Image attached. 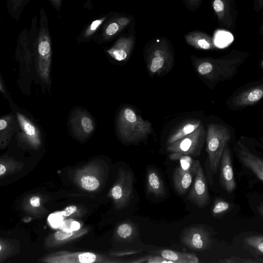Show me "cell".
<instances>
[{
  "mask_svg": "<svg viewBox=\"0 0 263 263\" xmlns=\"http://www.w3.org/2000/svg\"><path fill=\"white\" fill-rule=\"evenodd\" d=\"M115 11H109L104 13L90 21L80 31L76 40L78 44L90 42L98 31Z\"/></svg>",
  "mask_w": 263,
  "mask_h": 263,
  "instance_id": "obj_16",
  "label": "cell"
},
{
  "mask_svg": "<svg viewBox=\"0 0 263 263\" xmlns=\"http://www.w3.org/2000/svg\"><path fill=\"white\" fill-rule=\"evenodd\" d=\"M232 39V35L231 34L228 32H222L217 34L216 42H217L219 45L225 44L230 42Z\"/></svg>",
  "mask_w": 263,
  "mask_h": 263,
  "instance_id": "obj_30",
  "label": "cell"
},
{
  "mask_svg": "<svg viewBox=\"0 0 263 263\" xmlns=\"http://www.w3.org/2000/svg\"><path fill=\"white\" fill-rule=\"evenodd\" d=\"M5 172H6L5 166L3 164H0V176L4 174Z\"/></svg>",
  "mask_w": 263,
  "mask_h": 263,
  "instance_id": "obj_39",
  "label": "cell"
},
{
  "mask_svg": "<svg viewBox=\"0 0 263 263\" xmlns=\"http://www.w3.org/2000/svg\"><path fill=\"white\" fill-rule=\"evenodd\" d=\"M1 249H2V247H1V245H0V251H1Z\"/></svg>",
  "mask_w": 263,
  "mask_h": 263,
  "instance_id": "obj_41",
  "label": "cell"
},
{
  "mask_svg": "<svg viewBox=\"0 0 263 263\" xmlns=\"http://www.w3.org/2000/svg\"><path fill=\"white\" fill-rule=\"evenodd\" d=\"M237 151L240 161L250 169L260 181H263V160L250 152L240 141L237 143Z\"/></svg>",
  "mask_w": 263,
  "mask_h": 263,
  "instance_id": "obj_13",
  "label": "cell"
},
{
  "mask_svg": "<svg viewBox=\"0 0 263 263\" xmlns=\"http://www.w3.org/2000/svg\"><path fill=\"white\" fill-rule=\"evenodd\" d=\"M133 15L115 11L96 33L93 41L100 45L109 43L116 39L123 32L135 27Z\"/></svg>",
  "mask_w": 263,
  "mask_h": 263,
  "instance_id": "obj_5",
  "label": "cell"
},
{
  "mask_svg": "<svg viewBox=\"0 0 263 263\" xmlns=\"http://www.w3.org/2000/svg\"><path fill=\"white\" fill-rule=\"evenodd\" d=\"M0 91L2 92L3 93H5V89L4 88V87L2 84V83L0 81Z\"/></svg>",
  "mask_w": 263,
  "mask_h": 263,
  "instance_id": "obj_40",
  "label": "cell"
},
{
  "mask_svg": "<svg viewBox=\"0 0 263 263\" xmlns=\"http://www.w3.org/2000/svg\"><path fill=\"white\" fill-rule=\"evenodd\" d=\"M200 163L193 168H183L180 165L175 169L173 176L174 186L180 195H184L192 184L196 169Z\"/></svg>",
  "mask_w": 263,
  "mask_h": 263,
  "instance_id": "obj_15",
  "label": "cell"
},
{
  "mask_svg": "<svg viewBox=\"0 0 263 263\" xmlns=\"http://www.w3.org/2000/svg\"><path fill=\"white\" fill-rule=\"evenodd\" d=\"M54 9L58 12L61 10L63 0H49Z\"/></svg>",
  "mask_w": 263,
  "mask_h": 263,
  "instance_id": "obj_35",
  "label": "cell"
},
{
  "mask_svg": "<svg viewBox=\"0 0 263 263\" xmlns=\"http://www.w3.org/2000/svg\"><path fill=\"white\" fill-rule=\"evenodd\" d=\"M213 6L214 10L217 13H221L223 11L224 9V5L221 0H215L213 2Z\"/></svg>",
  "mask_w": 263,
  "mask_h": 263,
  "instance_id": "obj_33",
  "label": "cell"
},
{
  "mask_svg": "<svg viewBox=\"0 0 263 263\" xmlns=\"http://www.w3.org/2000/svg\"><path fill=\"white\" fill-rule=\"evenodd\" d=\"M192 186L187 198L199 208L204 207L209 200L206 177L200 164L197 167Z\"/></svg>",
  "mask_w": 263,
  "mask_h": 263,
  "instance_id": "obj_11",
  "label": "cell"
},
{
  "mask_svg": "<svg viewBox=\"0 0 263 263\" xmlns=\"http://www.w3.org/2000/svg\"><path fill=\"white\" fill-rule=\"evenodd\" d=\"M39 27L35 42L36 66L38 75L45 84H51L50 70L52 61V42L48 20L44 9L40 13Z\"/></svg>",
  "mask_w": 263,
  "mask_h": 263,
  "instance_id": "obj_2",
  "label": "cell"
},
{
  "mask_svg": "<svg viewBox=\"0 0 263 263\" xmlns=\"http://www.w3.org/2000/svg\"><path fill=\"white\" fill-rule=\"evenodd\" d=\"M257 211L261 217L263 216V204L261 202L260 204L257 206Z\"/></svg>",
  "mask_w": 263,
  "mask_h": 263,
  "instance_id": "obj_38",
  "label": "cell"
},
{
  "mask_svg": "<svg viewBox=\"0 0 263 263\" xmlns=\"http://www.w3.org/2000/svg\"><path fill=\"white\" fill-rule=\"evenodd\" d=\"M245 244L251 248L255 253L262 256L263 254V237L261 235L250 236L244 239Z\"/></svg>",
  "mask_w": 263,
  "mask_h": 263,
  "instance_id": "obj_22",
  "label": "cell"
},
{
  "mask_svg": "<svg viewBox=\"0 0 263 263\" xmlns=\"http://www.w3.org/2000/svg\"><path fill=\"white\" fill-rule=\"evenodd\" d=\"M30 203L33 207H38L40 205V198L37 196H34L30 198Z\"/></svg>",
  "mask_w": 263,
  "mask_h": 263,
  "instance_id": "obj_36",
  "label": "cell"
},
{
  "mask_svg": "<svg viewBox=\"0 0 263 263\" xmlns=\"http://www.w3.org/2000/svg\"><path fill=\"white\" fill-rule=\"evenodd\" d=\"M262 96V86H257L241 92L233 99V102L236 106L251 105L260 100Z\"/></svg>",
  "mask_w": 263,
  "mask_h": 263,
  "instance_id": "obj_17",
  "label": "cell"
},
{
  "mask_svg": "<svg viewBox=\"0 0 263 263\" xmlns=\"http://www.w3.org/2000/svg\"><path fill=\"white\" fill-rule=\"evenodd\" d=\"M238 61L201 60L195 63V67L199 75L209 80L219 78H229L235 72Z\"/></svg>",
  "mask_w": 263,
  "mask_h": 263,
  "instance_id": "obj_8",
  "label": "cell"
},
{
  "mask_svg": "<svg viewBox=\"0 0 263 263\" xmlns=\"http://www.w3.org/2000/svg\"><path fill=\"white\" fill-rule=\"evenodd\" d=\"M147 70L151 76L165 74L172 68L174 59L164 43L159 40L147 43L143 50Z\"/></svg>",
  "mask_w": 263,
  "mask_h": 263,
  "instance_id": "obj_3",
  "label": "cell"
},
{
  "mask_svg": "<svg viewBox=\"0 0 263 263\" xmlns=\"http://www.w3.org/2000/svg\"><path fill=\"white\" fill-rule=\"evenodd\" d=\"M231 139L229 129L223 125L210 124L206 134V152L210 169L216 172L220 162L222 153Z\"/></svg>",
  "mask_w": 263,
  "mask_h": 263,
  "instance_id": "obj_4",
  "label": "cell"
},
{
  "mask_svg": "<svg viewBox=\"0 0 263 263\" xmlns=\"http://www.w3.org/2000/svg\"><path fill=\"white\" fill-rule=\"evenodd\" d=\"M77 210V208L76 205H70L66 208L62 212L60 213L64 216H69L72 214L76 212Z\"/></svg>",
  "mask_w": 263,
  "mask_h": 263,
  "instance_id": "obj_34",
  "label": "cell"
},
{
  "mask_svg": "<svg viewBox=\"0 0 263 263\" xmlns=\"http://www.w3.org/2000/svg\"><path fill=\"white\" fill-rule=\"evenodd\" d=\"M147 183L148 191L156 196H161L165 194V189L161 177L155 171L148 174Z\"/></svg>",
  "mask_w": 263,
  "mask_h": 263,
  "instance_id": "obj_20",
  "label": "cell"
},
{
  "mask_svg": "<svg viewBox=\"0 0 263 263\" xmlns=\"http://www.w3.org/2000/svg\"><path fill=\"white\" fill-rule=\"evenodd\" d=\"M188 42L194 47L204 50L211 49L213 44L210 39L201 36H195L188 40Z\"/></svg>",
  "mask_w": 263,
  "mask_h": 263,
  "instance_id": "obj_24",
  "label": "cell"
},
{
  "mask_svg": "<svg viewBox=\"0 0 263 263\" xmlns=\"http://www.w3.org/2000/svg\"><path fill=\"white\" fill-rule=\"evenodd\" d=\"M116 129L118 137L125 143L142 140L152 131L151 123L127 105L122 106L117 114Z\"/></svg>",
  "mask_w": 263,
  "mask_h": 263,
  "instance_id": "obj_1",
  "label": "cell"
},
{
  "mask_svg": "<svg viewBox=\"0 0 263 263\" xmlns=\"http://www.w3.org/2000/svg\"><path fill=\"white\" fill-rule=\"evenodd\" d=\"M132 228L127 223L121 224L117 229L118 235L123 238L129 237L132 233Z\"/></svg>",
  "mask_w": 263,
  "mask_h": 263,
  "instance_id": "obj_27",
  "label": "cell"
},
{
  "mask_svg": "<svg viewBox=\"0 0 263 263\" xmlns=\"http://www.w3.org/2000/svg\"><path fill=\"white\" fill-rule=\"evenodd\" d=\"M205 137V131L201 124L194 132L167 145V151L190 156L200 155Z\"/></svg>",
  "mask_w": 263,
  "mask_h": 263,
  "instance_id": "obj_9",
  "label": "cell"
},
{
  "mask_svg": "<svg viewBox=\"0 0 263 263\" xmlns=\"http://www.w3.org/2000/svg\"><path fill=\"white\" fill-rule=\"evenodd\" d=\"M79 180L80 186L88 191H95L99 188L100 185L98 178L91 174L83 175L80 177Z\"/></svg>",
  "mask_w": 263,
  "mask_h": 263,
  "instance_id": "obj_21",
  "label": "cell"
},
{
  "mask_svg": "<svg viewBox=\"0 0 263 263\" xmlns=\"http://www.w3.org/2000/svg\"><path fill=\"white\" fill-rule=\"evenodd\" d=\"M230 206V204L227 201L217 199L212 207V214L214 216L221 215L227 212Z\"/></svg>",
  "mask_w": 263,
  "mask_h": 263,
  "instance_id": "obj_25",
  "label": "cell"
},
{
  "mask_svg": "<svg viewBox=\"0 0 263 263\" xmlns=\"http://www.w3.org/2000/svg\"><path fill=\"white\" fill-rule=\"evenodd\" d=\"M10 8L12 12L16 13L21 10L29 1V0H8Z\"/></svg>",
  "mask_w": 263,
  "mask_h": 263,
  "instance_id": "obj_26",
  "label": "cell"
},
{
  "mask_svg": "<svg viewBox=\"0 0 263 263\" xmlns=\"http://www.w3.org/2000/svg\"><path fill=\"white\" fill-rule=\"evenodd\" d=\"M135 27L119 35L112 45L104 50L110 60L117 63L127 62L130 58L136 41Z\"/></svg>",
  "mask_w": 263,
  "mask_h": 263,
  "instance_id": "obj_7",
  "label": "cell"
},
{
  "mask_svg": "<svg viewBox=\"0 0 263 263\" xmlns=\"http://www.w3.org/2000/svg\"><path fill=\"white\" fill-rule=\"evenodd\" d=\"M73 235V232L65 230H60L54 234V238L59 241H63L70 238Z\"/></svg>",
  "mask_w": 263,
  "mask_h": 263,
  "instance_id": "obj_31",
  "label": "cell"
},
{
  "mask_svg": "<svg viewBox=\"0 0 263 263\" xmlns=\"http://www.w3.org/2000/svg\"><path fill=\"white\" fill-rule=\"evenodd\" d=\"M84 7L85 8L88 9L90 10L93 8V6L91 4V0H86Z\"/></svg>",
  "mask_w": 263,
  "mask_h": 263,
  "instance_id": "obj_37",
  "label": "cell"
},
{
  "mask_svg": "<svg viewBox=\"0 0 263 263\" xmlns=\"http://www.w3.org/2000/svg\"><path fill=\"white\" fill-rule=\"evenodd\" d=\"M182 243L191 250L202 251L210 248L212 238L209 232L202 227L186 228L180 237Z\"/></svg>",
  "mask_w": 263,
  "mask_h": 263,
  "instance_id": "obj_10",
  "label": "cell"
},
{
  "mask_svg": "<svg viewBox=\"0 0 263 263\" xmlns=\"http://www.w3.org/2000/svg\"><path fill=\"white\" fill-rule=\"evenodd\" d=\"M17 121L21 129L20 138L29 145L37 148L41 144V134L37 127L20 112L16 113Z\"/></svg>",
  "mask_w": 263,
  "mask_h": 263,
  "instance_id": "obj_12",
  "label": "cell"
},
{
  "mask_svg": "<svg viewBox=\"0 0 263 263\" xmlns=\"http://www.w3.org/2000/svg\"><path fill=\"white\" fill-rule=\"evenodd\" d=\"M78 259L81 263H92L96 260L97 257L92 253L84 252L79 255Z\"/></svg>",
  "mask_w": 263,
  "mask_h": 263,
  "instance_id": "obj_28",
  "label": "cell"
},
{
  "mask_svg": "<svg viewBox=\"0 0 263 263\" xmlns=\"http://www.w3.org/2000/svg\"><path fill=\"white\" fill-rule=\"evenodd\" d=\"M219 262L224 263H254L258 262L257 261L252 260L250 259L242 258L240 257H237L236 256H232L229 258L224 259L223 260H220L218 261Z\"/></svg>",
  "mask_w": 263,
  "mask_h": 263,
  "instance_id": "obj_29",
  "label": "cell"
},
{
  "mask_svg": "<svg viewBox=\"0 0 263 263\" xmlns=\"http://www.w3.org/2000/svg\"><path fill=\"white\" fill-rule=\"evenodd\" d=\"M13 116H9L0 119V138L8 140L12 135Z\"/></svg>",
  "mask_w": 263,
  "mask_h": 263,
  "instance_id": "obj_23",
  "label": "cell"
},
{
  "mask_svg": "<svg viewBox=\"0 0 263 263\" xmlns=\"http://www.w3.org/2000/svg\"><path fill=\"white\" fill-rule=\"evenodd\" d=\"M220 178L224 189L229 193L233 191L236 186L233 170L231 155L229 148L226 146L220 159Z\"/></svg>",
  "mask_w": 263,
  "mask_h": 263,
  "instance_id": "obj_14",
  "label": "cell"
},
{
  "mask_svg": "<svg viewBox=\"0 0 263 263\" xmlns=\"http://www.w3.org/2000/svg\"><path fill=\"white\" fill-rule=\"evenodd\" d=\"M202 124L201 122L197 119L186 121L178 126L168 137L167 145L191 134Z\"/></svg>",
  "mask_w": 263,
  "mask_h": 263,
  "instance_id": "obj_18",
  "label": "cell"
},
{
  "mask_svg": "<svg viewBox=\"0 0 263 263\" xmlns=\"http://www.w3.org/2000/svg\"><path fill=\"white\" fill-rule=\"evenodd\" d=\"M160 255L173 263H198L199 261L198 257L194 254L179 252L169 249L161 250Z\"/></svg>",
  "mask_w": 263,
  "mask_h": 263,
  "instance_id": "obj_19",
  "label": "cell"
},
{
  "mask_svg": "<svg viewBox=\"0 0 263 263\" xmlns=\"http://www.w3.org/2000/svg\"><path fill=\"white\" fill-rule=\"evenodd\" d=\"M68 121L72 135L81 141L89 139L96 129V124L93 117L81 107L73 108Z\"/></svg>",
  "mask_w": 263,
  "mask_h": 263,
  "instance_id": "obj_6",
  "label": "cell"
},
{
  "mask_svg": "<svg viewBox=\"0 0 263 263\" xmlns=\"http://www.w3.org/2000/svg\"><path fill=\"white\" fill-rule=\"evenodd\" d=\"M111 195L116 200L121 199L123 195L122 187L119 184L115 185L111 190Z\"/></svg>",
  "mask_w": 263,
  "mask_h": 263,
  "instance_id": "obj_32",
  "label": "cell"
}]
</instances>
